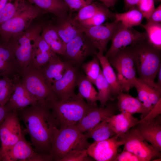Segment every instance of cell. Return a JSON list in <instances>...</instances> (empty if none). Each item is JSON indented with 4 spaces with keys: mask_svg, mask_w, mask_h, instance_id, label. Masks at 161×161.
I'll return each instance as SVG.
<instances>
[{
    "mask_svg": "<svg viewBox=\"0 0 161 161\" xmlns=\"http://www.w3.org/2000/svg\"><path fill=\"white\" fill-rule=\"evenodd\" d=\"M105 120L109 124L115 135L119 137L137 125L139 120L132 114L123 112L117 115L114 114L107 117Z\"/></svg>",
    "mask_w": 161,
    "mask_h": 161,
    "instance_id": "obj_23",
    "label": "cell"
},
{
    "mask_svg": "<svg viewBox=\"0 0 161 161\" xmlns=\"http://www.w3.org/2000/svg\"><path fill=\"white\" fill-rule=\"evenodd\" d=\"M20 70L12 50L7 44L0 41V77L12 78L20 74Z\"/></svg>",
    "mask_w": 161,
    "mask_h": 161,
    "instance_id": "obj_21",
    "label": "cell"
},
{
    "mask_svg": "<svg viewBox=\"0 0 161 161\" xmlns=\"http://www.w3.org/2000/svg\"><path fill=\"white\" fill-rule=\"evenodd\" d=\"M20 75L21 82L38 103L47 106L51 103L58 100L39 69L29 64L21 72Z\"/></svg>",
    "mask_w": 161,
    "mask_h": 161,
    "instance_id": "obj_6",
    "label": "cell"
},
{
    "mask_svg": "<svg viewBox=\"0 0 161 161\" xmlns=\"http://www.w3.org/2000/svg\"><path fill=\"white\" fill-rule=\"evenodd\" d=\"M26 0H8L0 13V25L9 20L23 8Z\"/></svg>",
    "mask_w": 161,
    "mask_h": 161,
    "instance_id": "obj_34",
    "label": "cell"
},
{
    "mask_svg": "<svg viewBox=\"0 0 161 161\" xmlns=\"http://www.w3.org/2000/svg\"><path fill=\"white\" fill-rule=\"evenodd\" d=\"M161 113V99L153 106L148 113L143 118L139 120V123H149L156 118Z\"/></svg>",
    "mask_w": 161,
    "mask_h": 161,
    "instance_id": "obj_42",
    "label": "cell"
},
{
    "mask_svg": "<svg viewBox=\"0 0 161 161\" xmlns=\"http://www.w3.org/2000/svg\"><path fill=\"white\" fill-rule=\"evenodd\" d=\"M41 30L40 24H32L26 30L12 37L8 42L7 44L15 56L21 72L31 61L34 50L33 38Z\"/></svg>",
    "mask_w": 161,
    "mask_h": 161,
    "instance_id": "obj_7",
    "label": "cell"
},
{
    "mask_svg": "<svg viewBox=\"0 0 161 161\" xmlns=\"http://www.w3.org/2000/svg\"><path fill=\"white\" fill-rule=\"evenodd\" d=\"M114 161H145L142 158L127 150H123L117 154Z\"/></svg>",
    "mask_w": 161,
    "mask_h": 161,
    "instance_id": "obj_44",
    "label": "cell"
},
{
    "mask_svg": "<svg viewBox=\"0 0 161 161\" xmlns=\"http://www.w3.org/2000/svg\"><path fill=\"white\" fill-rule=\"evenodd\" d=\"M16 112L10 111L0 125V161L23 135Z\"/></svg>",
    "mask_w": 161,
    "mask_h": 161,
    "instance_id": "obj_10",
    "label": "cell"
},
{
    "mask_svg": "<svg viewBox=\"0 0 161 161\" xmlns=\"http://www.w3.org/2000/svg\"><path fill=\"white\" fill-rule=\"evenodd\" d=\"M157 117L148 123H139L137 128L142 137L155 148L161 151V125L160 120Z\"/></svg>",
    "mask_w": 161,
    "mask_h": 161,
    "instance_id": "obj_24",
    "label": "cell"
},
{
    "mask_svg": "<svg viewBox=\"0 0 161 161\" xmlns=\"http://www.w3.org/2000/svg\"><path fill=\"white\" fill-rule=\"evenodd\" d=\"M124 8L127 10L130 8L137 5L140 0H124Z\"/></svg>",
    "mask_w": 161,
    "mask_h": 161,
    "instance_id": "obj_46",
    "label": "cell"
},
{
    "mask_svg": "<svg viewBox=\"0 0 161 161\" xmlns=\"http://www.w3.org/2000/svg\"><path fill=\"white\" fill-rule=\"evenodd\" d=\"M8 0H0V13L6 4Z\"/></svg>",
    "mask_w": 161,
    "mask_h": 161,
    "instance_id": "obj_50",
    "label": "cell"
},
{
    "mask_svg": "<svg viewBox=\"0 0 161 161\" xmlns=\"http://www.w3.org/2000/svg\"><path fill=\"white\" fill-rule=\"evenodd\" d=\"M146 30L149 43L159 51L161 50V23L141 24Z\"/></svg>",
    "mask_w": 161,
    "mask_h": 161,
    "instance_id": "obj_33",
    "label": "cell"
},
{
    "mask_svg": "<svg viewBox=\"0 0 161 161\" xmlns=\"http://www.w3.org/2000/svg\"><path fill=\"white\" fill-rule=\"evenodd\" d=\"M67 5L70 14L78 12L83 7L91 3L93 0H63Z\"/></svg>",
    "mask_w": 161,
    "mask_h": 161,
    "instance_id": "obj_41",
    "label": "cell"
},
{
    "mask_svg": "<svg viewBox=\"0 0 161 161\" xmlns=\"http://www.w3.org/2000/svg\"><path fill=\"white\" fill-rule=\"evenodd\" d=\"M95 106L85 102L79 93L74 97L64 100H58L47 106L58 129L75 125Z\"/></svg>",
    "mask_w": 161,
    "mask_h": 161,
    "instance_id": "obj_3",
    "label": "cell"
},
{
    "mask_svg": "<svg viewBox=\"0 0 161 161\" xmlns=\"http://www.w3.org/2000/svg\"><path fill=\"white\" fill-rule=\"evenodd\" d=\"M84 134L75 125L55 128L50 155L53 161H60L67 154L75 150L87 149L90 144Z\"/></svg>",
    "mask_w": 161,
    "mask_h": 161,
    "instance_id": "obj_4",
    "label": "cell"
},
{
    "mask_svg": "<svg viewBox=\"0 0 161 161\" xmlns=\"http://www.w3.org/2000/svg\"><path fill=\"white\" fill-rule=\"evenodd\" d=\"M157 75V82L156 84L158 88L161 90V66L159 68Z\"/></svg>",
    "mask_w": 161,
    "mask_h": 161,
    "instance_id": "obj_49",
    "label": "cell"
},
{
    "mask_svg": "<svg viewBox=\"0 0 161 161\" xmlns=\"http://www.w3.org/2000/svg\"><path fill=\"white\" fill-rule=\"evenodd\" d=\"M108 8L114 7L117 0H98Z\"/></svg>",
    "mask_w": 161,
    "mask_h": 161,
    "instance_id": "obj_48",
    "label": "cell"
},
{
    "mask_svg": "<svg viewBox=\"0 0 161 161\" xmlns=\"http://www.w3.org/2000/svg\"><path fill=\"white\" fill-rule=\"evenodd\" d=\"M14 87L7 103L4 106L10 111L16 112L38 103L35 98L24 86L18 74L13 78Z\"/></svg>",
    "mask_w": 161,
    "mask_h": 161,
    "instance_id": "obj_17",
    "label": "cell"
},
{
    "mask_svg": "<svg viewBox=\"0 0 161 161\" xmlns=\"http://www.w3.org/2000/svg\"><path fill=\"white\" fill-rule=\"evenodd\" d=\"M119 21L107 22L98 26L83 27V31L88 36L99 51L107 50L109 41L111 40L119 25Z\"/></svg>",
    "mask_w": 161,
    "mask_h": 161,
    "instance_id": "obj_16",
    "label": "cell"
},
{
    "mask_svg": "<svg viewBox=\"0 0 161 161\" xmlns=\"http://www.w3.org/2000/svg\"><path fill=\"white\" fill-rule=\"evenodd\" d=\"M117 97L118 107L121 112H127L132 115L140 113L142 119L149 112L137 97H134L122 92L119 93Z\"/></svg>",
    "mask_w": 161,
    "mask_h": 161,
    "instance_id": "obj_26",
    "label": "cell"
},
{
    "mask_svg": "<svg viewBox=\"0 0 161 161\" xmlns=\"http://www.w3.org/2000/svg\"><path fill=\"white\" fill-rule=\"evenodd\" d=\"M41 35L53 52L61 55L65 52L66 44L59 35L54 24L50 22L40 23Z\"/></svg>",
    "mask_w": 161,
    "mask_h": 161,
    "instance_id": "obj_25",
    "label": "cell"
},
{
    "mask_svg": "<svg viewBox=\"0 0 161 161\" xmlns=\"http://www.w3.org/2000/svg\"><path fill=\"white\" fill-rule=\"evenodd\" d=\"M109 8L102 3L92 2L90 4L83 7L78 12L74 18L78 22L89 19L98 12Z\"/></svg>",
    "mask_w": 161,
    "mask_h": 161,
    "instance_id": "obj_35",
    "label": "cell"
},
{
    "mask_svg": "<svg viewBox=\"0 0 161 161\" xmlns=\"http://www.w3.org/2000/svg\"><path fill=\"white\" fill-rule=\"evenodd\" d=\"M47 13H51L57 18L62 17L68 13L69 8L63 0H26Z\"/></svg>",
    "mask_w": 161,
    "mask_h": 161,
    "instance_id": "obj_28",
    "label": "cell"
},
{
    "mask_svg": "<svg viewBox=\"0 0 161 161\" xmlns=\"http://www.w3.org/2000/svg\"><path fill=\"white\" fill-rule=\"evenodd\" d=\"M10 112L5 106L0 105V125Z\"/></svg>",
    "mask_w": 161,
    "mask_h": 161,
    "instance_id": "obj_47",
    "label": "cell"
},
{
    "mask_svg": "<svg viewBox=\"0 0 161 161\" xmlns=\"http://www.w3.org/2000/svg\"><path fill=\"white\" fill-rule=\"evenodd\" d=\"M137 92L138 99L149 111L161 99V90L151 87L137 77L133 84Z\"/></svg>",
    "mask_w": 161,
    "mask_h": 161,
    "instance_id": "obj_22",
    "label": "cell"
},
{
    "mask_svg": "<svg viewBox=\"0 0 161 161\" xmlns=\"http://www.w3.org/2000/svg\"><path fill=\"white\" fill-rule=\"evenodd\" d=\"M97 49L89 37L83 32L66 44L65 51L62 55L65 61L79 67L88 56L95 55Z\"/></svg>",
    "mask_w": 161,
    "mask_h": 161,
    "instance_id": "obj_9",
    "label": "cell"
},
{
    "mask_svg": "<svg viewBox=\"0 0 161 161\" xmlns=\"http://www.w3.org/2000/svg\"><path fill=\"white\" fill-rule=\"evenodd\" d=\"M10 84L0 91V105L4 106L9 101L14 90V82Z\"/></svg>",
    "mask_w": 161,
    "mask_h": 161,
    "instance_id": "obj_43",
    "label": "cell"
},
{
    "mask_svg": "<svg viewBox=\"0 0 161 161\" xmlns=\"http://www.w3.org/2000/svg\"><path fill=\"white\" fill-rule=\"evenodd\" d=\"M93 159L88 154L87 149L72 151L66 155L60 161H91Z\"/></svg>",
    "mask_w": 161,
    "mask_h": 161,
    "instance_id": "obj_39",
    "label": "cell"
},
{
    "mask_svg": "<svg viewBox=\"0 0 161 161\" xmlns=\"http://www.w3.org/2000/svg\"><path fill=\"white\" fill-rule=\"evenodd\" d=\"M92 83L87 78L86 75L80 73L77 83L79 93L87 103L92 106H97L98 101V92L93 86Z\"/></svg>",
    "mask_w": 161,
    "mask_h": 161,
    "instance_id": "obj_29",
    "label": "cell"
},
{
    "mask_svg": "<svg viewBox=\"0 0 161 161\" xmlns=\"http://www.w3.org/2000/svg\"><path fill=\"white\" fill-rule=\"evenodd\" d=\"M53 52H43L34 47V50L31 61L30 64L33 66L40 69L49 61Z\"/></svg>",
    "mask_w": 161,
    "mask_h": 161,
    "instance_id": "obj_38",
    "label": "cell"
},
{
    "mask_svg": "<svg viewBox=\"0 0 161 161\" xmlns=\"http://www.w3.org/2000/svg\"><path fill=\"white\" fill-rule=\"evenodd\" d=\"M72 64L61 60L53 52L49 61L40 69L47 83L51 87L52 83L60 78L66 69Z\"/></svg>",
    "mask_w": 161,
    "mask_h": 161,
    "instance_id": "obj_20",
    "label": "cell"
},
{
    "mask_svg": "<svg viewBox=\"0 0 161 161\" xmlns=\"http://www.w3.org/2000/svg\"><path fill=\"white\" fill-rule=\"evenodd\" d=\"M114 107L108 105L104 107H93L76 124V126L83 133L93 128L107 117L114 114Z\"/></svg>",
    "mask_w": 161,
    "mask_h": 161,
    "instance_id": "obj_18",
    "label": "cell"
},
{
    "mask_svg": "<svg viewBox=\"0 0 161 161\" xmlns=\"http://www.w3.org/2000/svg\"><path fill=\"white\" fill-rule=\"evenodd\" d=\"M124 140L116 135L101 141H94L87 148L89 156L97 161H114L119 148L123 145Z\"/></svg>",
    "mask_w": 161,
    "mask_h": 161,
    "instance_id": "obj_13",
    "label": "cell"
},
{
    "mask_svg": "<svg viewBox=\"0 0 161 161\" xmlns=\"http://www.w3.org/2000/svg\"><path fill=\"white\" fill-rule=\"evenodd\" d=\"M108 58L111 65L116 71L122 91L129 92L133 87L137 78L136 69L129 47Z\"/></svg>",
    "mask_w": 161,
    "mask_h": 161,
    "instance_id": "obj_8",
    "label": "cell"
},
{
    "mask_svg": "<svg viewBox=\"0 0 161 161\" xmlns=\"http://www.w3.org/2000/svg\"><path fill=\"white\" fill-rule=\"evenodd\" d=\"M95 85L98 90V99L100 103V107H104L109 100L113 101L109 85L104 78L101 70L97 78Z\"/></svg>",
    "mask_w": 161,
    "mask_h": 161,
    "instance_id": "obj_32",
    "label": "cell"
},
{
    "mask_svg": "<svg viewBox=\"0 0 161 161\" xmlns=\"http://www.w3.org/2000/svg\"><path fill=\"white\" fill-rule=\"evenodd\" d=\"M128 10L124 13H114L115 20L120 22L124 27L127 28L140 25L144 17L137 6Z\"/></svg>",
    "mask_w": 161,
    "mask_h": 161,
    "instance_id": "obj_30",
    "label": "cell"
},
{
    "mask_svg": "<svg viewBox=\"0 0 161 161\" xmlns=\"http://www.w3.org/2000/svg\"><path fill=\"white\" fill-rule=\"evenodd\" d=\"M129 47L139 78L148 85L159 89L154 80L161 66L160 51L154 48L147 38Z\"/></svg>",
    "mask_w": 161,
    "mask_h": 161,
    "instance_id": "obj_2",
    "label": "cell"
},
{
    "mask_svg": "<svg viewBox=\"0 0 161 161\" xmlns=\"http://www.w3.org/2000/svg\"><path fill=\"white\" fill-rule=\"evenodd\" d=\"M30 136L32 145L37 152L49 155L56 126L51 110L38 103L17 112Z\"/></svg>",
    "mask_w": 161,
    "mask_h": 161,
    "instance_id": "obj_1",
    "label": "cell"
},
{
    "mask_svg": "<svg viewBox=\"0 0 161 161\" xmlns=\"http://www.w3.org/2000/svg\"><path fill=\"white\" fill-rule=\"evenodd\" d=\"M161 5L160 4L155 8L151 16L147 20L146 24H151L161 23Z\"/></svg>",
    "mask_w": 161,
    "mask_h": 161,
    "instance_id": "obj_45",
    "label": "cell"
},
{
    "mask_svg": "<svg viewBox=\"0 0 161 161\" xmlns=\"http://www.w3.org/2000/svg\"><path fill=\"white\" fill-rule=\"evenodd\" d=\"M78 68L71 64L62 77L52 83L51 89L59 100H66L76 95L75 89L80 73Z\"/></svg>",
    "mask_w": 161,
    "mask_h": 161,
    "instance_id": "obj_15",
    "label": "cell"
},
{
    "mask_svg": "<svg viewBox=\"0 0 161 161\" xmlns=\"http://www.w3.org/2000/svg\"><path fill=\"white\" fill-rule=\"evenodd\" d=\"M147 38L146 32H140L133 27L126 28L120 22L111 40L112 41L111 46L105 56L109 58L121 50Z\"/></svg>",
    "mask_w": 161,
    "mask_h": 161,
    "instance_id": "obj_12",
    "label": "cell"
},
{
    "mask_svg": "<svg viewBox=\"0 0 161 161\" xmlns=\"http://www.w3.org/2000/svg\"><path fill=\"white\" fill-rule=\"evenodd\" d=\"M95 55L102 67L103 75L109 85L112 95L117 96L122 90L116 74L108 58L104 55L103 52H97Z\"/></svg>",
    "mask_w": 161,
    "mask_h": 161,
    "instance_id": "obj_27",
    "label": "cell"
},
{
    "mask_svg": "<svg viewBox=\"0 0 161 161\" xmlns=\"http://www.w3.org/2000/svg\"><path fill=\"white\" fill-rule=\"evenodd\" d=\"M45 13L47 12L26 1L19 12L0 25L1 41L7 44L10 38L27 30L34 20Z\"/></svg>",
    "mask_w": 161,
    "mask_h": 161,
    "instance_id": "obj_5",
    "label": "cell"
},
{
    "mask_svg": "<svg viewBox=\"0 0 161 161\" xmlns=\"http://www.w3.org/2000/svg\"><path fill=\"white\" fill-rule=\"evenodd\" d=\"M81 66L87 78L95 84L101 70L99 61L96 55L90 61L83 63Z\"/></svg>",
    "mask_w": 161,
    "mask_h": 161,
    "instance_id": "obj_36",
    "label": "cell"
},
{
    "mask_svg": "<svg viewBox=\"0 0 161 161\" xmlns=\"http://www.w3.org/2000/svg\"><path fill=\"white\" fill-rule=\"evenodd\" d=\"M114 13L108 8L99 12L91 18L79 22L83 27H90L100 25L103 24L108 18H114Z\"/></svg>",
    "mask_w": 161,
    "mask_h": 161,
    "instance_id": "obj_37",
    "label": "cell"
},
{
    "mask_svg": "<svg viewBox=\"0 0 161 161\" xmlns=\"http://www.w3.org/2000/svg\"><path fill=\"white\" fill-rule=\"evenodd\" d=\"M54 25L59 35L66 44L84 32L83 27L70 14L57 18Z\"/></svg>",
    "mask_w": 161,
    "mask_h": 161,
    "instance_id": "obj_19",
    "label": "cell"
},
{
    "mask_svg": "<svg viewBox=\"0 0 161 161\" xmlns=\"http://www.w3.org/2000/svg\"><path fill=\"white\" fill-rule=\"evenodd\" d=\"M3 161H50L49 155L36 152L25 139L24 134L1 158Z\"/></svg>",
    "mask_w": 161,
    "mask_h": 161,
    "instance_id": "obj_14",
    "label": "cell"
},
{
    "mask_svg": "<svg viewBox=\"0 0 161 161\" xmlns=\"http://www.w3.org/2000/svg\"><path fill=\"white\" fill-rule=\"evenodd\" d=\"M86 132L84 134L86 138H92L95 141L105 140L115 135L109 124L105 120Z\"/></svg>",
    "mask_w": 161,
    "mask_h": 161,
    "instance_id": "obj_31",
    "label": "cell"
},
{
    "mask_svg": "<svg viewBox=\"0 0 161 161\" xmlns=\"http://www.w3.org/2000/svg\"><path fill=\"white\" fill-rule=\"evenodd\" d=\"M120 137L125 141L123 150L134 154L145 161H150L160 156V152L148 143L137 128L129 130Z\"/></svg>",
    "mask_w": 161,
    "mask_h": 161,
    "instance_id": "obj_11",
    "label": "cell"
},
{
    "mask_svg": "<svg viewBox=\"0 0 161 161\" xmlns=\"http://www.w3.org/2000/svg\"><path fill=\"white\" fill-rule=\"evenodd\" d=\"M154 0H140L137 5L144 18L147 20L155 8Z\"/></svg>",
    "mask_w": 161,
    "mask_h": 161,
    "instance_id": "obj_40",
    "label": "cell"
}]
</instances>
